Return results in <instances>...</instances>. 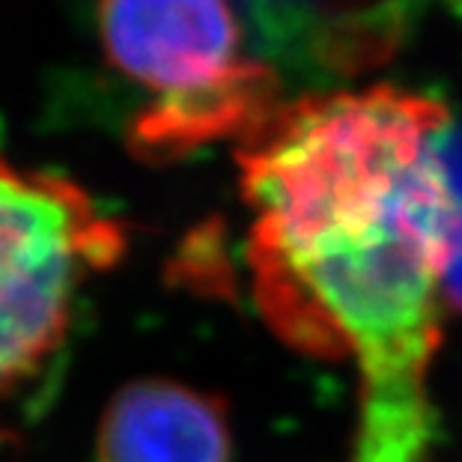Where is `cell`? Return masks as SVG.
Segmentation results:
<instances>
[{
    "instance_id": "obj_1",
    "label": "cell",
    "mask_w": 462,
    "mask_h": 462,
    "mask_svg": "<svg viewBox=\"0 0 462 462\" xmlns=\"http://www.w3.org/2000/svg\"><path fill=\"white\" fill-rule=\"evenodd\" d=\"M448 107L376 84L281 102L239 141L265 319L352 361L349 462H436L432 364L462 263Z\"/></svg>"
},
{
    "instance_id": "obj_2",
    "label": "cell",
    "mask_w": 462,
    "mask_h": 462,
    "mask_svg": "<svg viewBox=\"0 0 462 462\" xmlns=\"http://www.w3.org/2000/svg\"><path fill=\"white\" fill-rule=\"evenodd\" d=\"M114 69L155 93L143 125L203 146L239 137L278 107V78L245 60L233 0H96Z\"/></svg>"
},
{
    "instance_id": "obj_3",
    "label": "cell",
    "mask_w": 462,
    "mask_h": 462,
    "mask_svg": "<svg viewBox=\"0 0 462 462\" xmlns=\"http://www.w3.org/2000/svg\"><path fill=\"white\" fill-rule=\"evenodd\" d=\"M123 248V227L81 185L0 155V400L54 358L87 281Z\"/></svg>"
},
{
    "instance_id": "obj_4",
    "label": "cell",
    "mask_w": 462,
    "mask_h": 462,
    "mask_svg": "<svg viewBox=\"0 0 462 462\" xmlns=\"http://www.w3.org/2000/svg\"><path fill=\"white\" fill-rule=\"evenodd\" d=\"M218 400L173 379H137L107 402L99 462H230Z\"/></svg>"
}]
</instances>
